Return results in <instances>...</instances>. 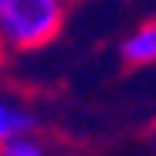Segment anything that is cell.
<instances>
[{"mask_svg":"<svg viewBox=\"0 0 156 156\" xmlns=\"http://www.w3.org/2000/svg\"><path fill=\"white\" fill-rule=\"evenodd\" d=\"M65 24V0H0V41L14 51H37Z\"/></svg>","mask_w":156,"mask_h":156,"instance_id":"1","label":"cell"},{"mask_svg":"<svg viewBox=\"0 0 156 156\" xmlns=\"http://www.w3.org/2000/svg\"><path fill=\"white\" fill-rule=\"evenodd\" d=\"M122 61L126 65H156V17L139 24V27L122 41Z\"/></svg>","mask_w":156,"mask_h":156,"instance_id":"2","label":"cell"},{"mask_svg":"<svg viewBox=\"0 0 156 156\" xmlns=\"http://www.w3.org/2000/svg\"><path fill=\"white\" fill-rule=\"evenodd\" d=\"M31 129H34V115L14 109L7 98H0V143L17 136V133H31Z\"/></svg>","mask_w":156,"mask_h":156,"instance_id":"3","label":"cell"},{"mask_svg":"<svg viewBox=\"0 0 156 156\" xmlns=\"http://www.w3.org/2000/svg\"><path fill=\"white\" fill-rule=\"evenodd\" d=\"M0 156H44V146L31 133H17L0 143Z\"/></svg>","mask_w":156,"mask_h":156,"instance_id":"4","label":"cell"},{"mask_svg":"<svg viewBox=\"0 0 156 156\" xmlns=\"http://www.w3.org/2000/svg\"><path fill=\"white\" fill-rule=\"evenodd\" d=\"M0 48H4V41H0Z\"/></svg>","mask_w":156,"mask_h":156,"instance_id":"5","label":"cell"}]
</instances>
